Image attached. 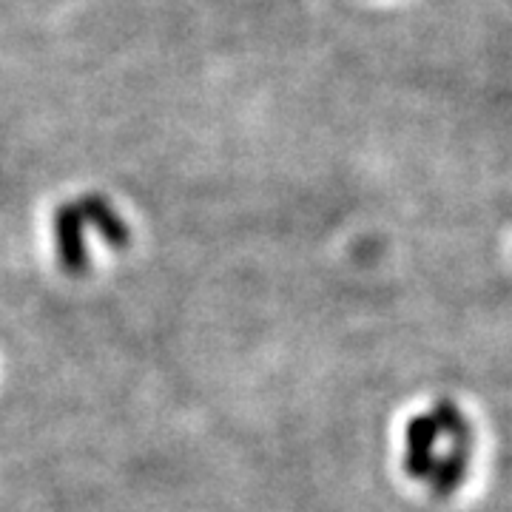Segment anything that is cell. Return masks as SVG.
Returning a JSON list of instances; mask_svg holds the SVG:
<instances>
[{
	"instance_id": "6da1fadb",
	"label": "cell",
	"mask_w": 512,
	"mask_h": 512,
	"mask_svg": "<svg viewBox=\"0 0 512 512\" xmlns=\"http://www.w3.org/2000/svg\"><path fill=\"white\" fill-rule=\"evenodd\" d=\"M55 248L60 268L69 276L89 271V245H86V222L74 202H63L55 208Z\"/></svg>"
},
{
	"instance_id": "7a4b0ae2",
	"label": "cell",
	"mask_w": 512,
	"mask_h": 512,
	"mask_svg": "<svg viewBox=\"0 0 512 512\" xmlns=\"http://www.w3.org/2000/svg\"><path fill=\"white\" fill-rule=\"evenodd\" d=\"M74 205H77L83 222L92 225L109 248H114V251L128 248V242H131V228H128V222L120 217V211H117L103 194L89 191V194H83L80 202H74Z\"/></svg>"
},
{
	"instance_id": "3957f363",
	"label": "cell",
	"mask_w": 512,
	"mask_h": 512,
	"mask_svg": "<svg viewBox=\"0 0 512 512\" xmlns=\"http://www.w3.org/2000/svg\"><path fill=\"white\" fill-rule=\"evenodd\" d=\"M436 441H439V430L436 421L430 419V413H419L407 421V456H404V470L407 476L430 478L433 464H436Z\"/></svg>"
},
{
	"instance_id": "277c9868",
	"label": "cell",
	"mask_w": 512,
	"mask_h": 512,
	"mask_svg": "<svg viewBox=\"0 0 512 512\" xmlns=\"http://www.w3.org/2000/svg\"><path fill=\"white\" fill-rule=\"evenodd\" d=\"M470 453L473 450H467V447H450L444 456L436 458L430 481H433V493L439 498H450L461 487V481L467 478V467H470Z\"/></svg>"
},
{
	"instance_id": "5b68a950",
	"label": "cell",
	"mask_w": 512,
	"mask_h": 512,
	"mask_svg": "<svg viewBox=\"0 0 512 512\" xmlns=\"http://www.w3.org/2000/svg\"><path fill=\"white\" fill-rule=\"evenodd\" d=\"M430 419L436 421L439 436H447V439L453 441V447L473 450V427H470L467 416L458 410V404H453L450 399H439V402L433 404Z\"/></svg>"
}]
</instances>
